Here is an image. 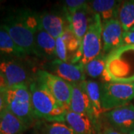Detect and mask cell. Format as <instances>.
I'll return each instance as SVG.
<instances>
[{
  "instance_id": "obj_9",
  "label": "cell",
  "mask_w": 134,
  "mask_h": 134,
  "mask_svg": "<svg viewBox=\"0 0 134 134\" xmlns=\"http://www.w3.org/2000/svg\"><path fill=\"white\" fill-rule=\"evenodd\" d=\"M47 72L55 75L69 83H80L86 81V74L83 66L80 64L63 62L58 59L48 63Z\"/></svg>"
},
{
  "instance_id": "obj_21",
  "label": "cell",
  "mask_w": 134,
  "mask_h": 134,
  "mask_svg": "<svg viewBox=\"0 0 134 134\" xmlns=\"http://www.w3.org/2000/svg\"><path fill=\"white\" fill-rule=\"evenodd\" d=\"M118 19L124 32L129 31L134 26V0L124 1L120 6Z\"/></svg>"
},
{
  "instance_id": "obj_14",
  "label": "cell",
  "mask_w": 134,
  "mask_h": 134,
  "mask_svg": "<svg viewBox=\"0 0 134 134\" xmlns=\"http://www.w3.org/2000/svg\"><path fill=\"white\" fill-rule=\"evenodd\" d=\"M69 110L76 113L89 115L92 119L96 120L93 115L90 102L84 88L83 82L72 84V94Z\"/></svg>"
},
{
  "instance_id": "obj_19",
  "label": "cell",
  "mask_w": 134,
  "mask_h": 134,
  "mask_svg": "<svg viewBox=\"0 0 134 134\" xmlns=\"http://www.w3.org/2000/svg\"><path fill=\"white\" fill-rule=\"evenodd\" d=\"M29 127L7 110L2 116L0 122V134H24Z\"/></svg>"
},
{
  "instance_id": "obj_20",
  "label": "cell",
  "mask_w": 134,
  "mask_h": 134,
  "mask_svg": "<svg viewBox=\"0 0 134 134\" xmlns=\"http://www.w3.org/2000/svg\"><path fill=\"white\" fill-rule=\"evenodd\" d=\"M34 127L40 134H76L65 121H39Z\"/></svg>"
},
{
  "instance_id": "obj_4",
  "label": "cell",
  "mask_w": 134,
  "mask_h": 134,
  "mask_svg": "<svg viewBox=\"0 0 134 134\" xmlns=\"http://www.w3.org/2000/svg\"><path fill=\"white\" fill-rule=\"evenodd\" d=\"M100 99L104 113L130 104L134 99V83L104 82L100 84Z\"/></svg>"
},
{
  "instance_id": "obj_10",
  "label": "cell",
  "mask_w": 134,
  "mask_h": 134,
  "mask_svg": "<svg viewBox=\"0 0 134 134\" xmlns=\"http://www.w3.org/2000/svg\"><path fill=\"white\" fill-rule=\"evenodd\" d=\"M64 15L68 22L69 28L77 38L82 42L89 26L95 19V14L90 9L89 4L86 7Z\"/></svg>"
},
{
  "instance_id": "obj_6",
  "label": "cell",
  "mask_w": 134,
  "mask_h": 134,
  "mask_svg": "<svg viewBox=\"0 0 134 134\" xmlns=\"http://www.w3.org/2000/svg\"><path fill=\"white\" fill-rule=\"evenodd\" d=\"M34 78L66 110H69L72 84L45 69H38Z\"/></svg>"
},
{
  "instance_id": "obj_3",
  "label": "cell",
  "mask_w": 134,
  "mask_h": 134,
  "mask_svg": "<svg viewBox=\"0 0 134 134\" xmlns=\"http://www.w3.org/2000/svg\"><path fill=\"white\" fill-rule=\"evenodd\" d=\"M0 27L9 34L15 43L27 56L34 55L37 57L35 33L26 24L19 10L8 16L0 25Z\"/></svg>"
},
{
  "instance_id": "obj_26",
  "label": "cell",
  "mask_w": 134,
  "mask_h": 134,
  "mask_svg": "<svg viewBox=\"0 0 134 134\" xmlns=\"http://www.w3.org/2000/svg\"><path fill=\"white\" fill-rule=\"evenodd\" d=\"M134 46V31H126L123 34L121 46Z\"/></svg>"
},
{
  "instance_id": "obj_8",
  "label": "cell",
  "mask_w": 134,
  "mask_h": 134,
  "mask_svg": "<svg viewBox=\"0 0 134 134\" xmlns=\"http://www.w3.org/2000/svg\"><path fill=\"white\" fill-rule=\"evenodd\" d=\"M110 127L123 134L134 132V104H127L105 112L103 117Z\"/></svg>"
},
{
  "instance_id": "obj_5",
  "label": "cell",
  "mask_w": 134,
  "mask_h": 134,
  "mask_svg": "<svg viewBox=\"0 0 134 134\" xmlns=\"http://www.w3.org/2000/svg\"><path fill=\"white\" fill-rule=\"evenodd\" d=\"M102 43V21L100 16L95 14V19L89 26L85 36L82 40L81 46L77 51L81 59L77 64L83 66L103 52Z\"/></svg>"
},
{
  "instance_id": "obj_30",
  "label": "cell",
  "mask_w": 134,
  "mask_h": 134,
  "mask_svg": "<svg viewBox=\"0 0 134 134\" xmlns=\"http://www.w3.org/2000/svg\"><path fill=\"white\" fill-rule=\"evenodd\" d=\"M29 134H40V133H39L37 131H36L35 130H34L33 131H31V133H29Z\"/></svg>"
},
{
  "instance_id": "obj_24",
  "label": "cell",
  "mask_w": 134,
  "mask_h": 134,
  "mask_svg": "<svg viewBox=\"0 0 134 134\" xmlns=\"http://www.w3.org/2000/svg\"><path fill=\"white\" fill-rule=\"evenodd\" d=\"M88 5L87 1L83 0H66L63 2V14H69L76 10L81 9L82 8L86 7Z\"/></svg>"
},
{
  "instance_id": "obj_7",
  "label": "cell",
  "mask_w": 134,
  "mask_h": 134,
  "mask_svg": "<svg viewBox=\"0 0 134 134\" xmlns=\"http://www.w3.org/2000/svg\"><path fill=\"white\" fill-rule=\"evenodd\" d=\"M0 73L5 79L7 88L30 85L34 79L31 77L24 64L15 58L0 59Z\"/></svg>"
},
{
  "instance_id": "obj_11",
  "label": "cell",
  "mask_w": 134,
  "mask_h": 134,
  "mask_svg": "<svg viewBox=\"0 0 134 134\" xmlns=\"http://www.w3.org/2000/svg\"><path fill=\"white\" fill-rule=\"evenodd\" d=\"M124 30L118 19L102 23L103 53L109 54L121 46Z\"/></svg>"
},
{
  "instance_id": "obj_2",
  "label": "cell",
  "mask_w": 134,
  "mask_h": 134,
  "mask_svg": "<svg viewBox=\"0 0 134 134\" xmlns=\"http://www.w3.org/2000/svg\"><path fill=\"white\" fill-rule=\"evenodd\" d=\"M7 110L21 120L29 128L39 121L34 113L29 85H20L5 89Z\"/></svg>"
},
{
  "instance_id": "obj_18",
  "label": "cell",
  "mask_w": 134,
  "mask_h": 134,
  "mask_svg": "<svg viewBox=\"0 0 134 134\" xmlns=\"http://www.w3.org/2000/svg\"><path fill=\"white\" fill-rule=\"evenodd\" d=\"M0 55L6 58H23L27 56L2 27H0Z\"/></svg>"
},
{
  "instance_id": "obj_23",
  "label": "cell",
  "mask_w": 134,
  "mask_h": 134,
  "mask_svg": "<svg viewBox=\"0 0 134 134\" xmlns=\"http://www.w3.org/2000/svg\"><path fill=\"white\" fill-rule=\"evenodd\" d=\"M61 37L66 46L68 52L76 53L81 46L82 42L77 38L76 36L69 28V25L65 29Z\"/></svg>"
},
{
  "instance_id": "obj_32",
  "label": "cell",
  "mask_w": 134,
  "mask_h": 134,
  "mask_svg": "<svg viewBox=\"0 0 134 134\" xmlns=\"http://www.w3.org/2000/svg\"><path fill=\"white\" fill-rule=\"evenodd\" d=\"M130 134H134V132H132L131 133H130Z\"/></svg>"
},
{
  "instance_id": "obj_15",
  "label": "cell",
  "mask_w": 134,
  "mask_h": 134,
  "mask_svg": "<svg viewBox=\"0 0 134 134\" xmlns=\"http://www.w3.org/2000/svg\"><path fill=\"white\" fill-rule=\"evenodd\" d=\"M35 46L37 58H44L52 61L57 59L56 57V39L40 28L34 34Z\"/></svg>"
},
{
  "instance_id": "obj_33",
  "label": "cell",
  "mask_w": 134,
  "mask_h": 134,
  "mask_svg": "<svg viewBox=\"0 0 134 134\" xmlns=\"http://www.w3.org/2000/svg\"><path fill=\"white\" fill-rule=\"evenodd\" d=\"M1 119H2V117H1V118H0V122H1Z\"/></svg>"
},
{
  "instance_id": "obj_27",
  "label": "cell",
  "mask_w": 134,
  "mask_h": 134,
  "mask_svg": "<svg viewBox=\"0 0 134 134\" xmlns=\"http://www.w3.org/2000/svg\"><path fill=\"white\" fill-rule=\"evenodd\" d=\"M7 110V103L5 98V90H0V118Z\"/></svg>"
},
{
  "instance_id": "obj_16",
  "label": "cell",
  "mask_w": 134,
  "mask_h": 134,
  "mask_svg": "<svg viewBox=\"0 0 134 134\" xmlns=\"http://www.w3.org/2000/svg\"><path fill=\"white\" fill-rule=\"evenodd\" d=\"M122 2L115 0H93L88 4L95 14L100 16L102 23L118 19L120 6Z\"/></svg>"
},
{
  "instance_id": "obj_34",
  "label": "cell",
  "mask_w": 134,
  "mask_h": 134,
  "mask_svg": "<svg viewBox=\"0 0 134 134\" xmlns=\"http://www.w3.org/2000/svg\"><path fill=\"white\" fill-rule=\"evenodd\" d=\"M133 100H134V99H133Z\"/></svg>"
},
{
  "instance_id": "obj_22",
  "label": "cell",
  "mask_w": 134,
  "mask_h": 134,
  "mask_svg": "<svg viewBox=\"0 0 134 134\" xmlns=\"http://www.w3.org/2000/svg\"><path fill=\"white\" fill-rule=\"evenodd\" d=\"M107 58L108 54L101 53L98 57L95 58L83 66L85 74L92 78L103 77L106 70Z\"/></svg>"
},
{
  "instance_id": "obj_31",
  "label": "cell",
  "mask_w": 134,
  "mask_h": 134,
  "mask_svg": "<svg viewBox=\"0 0 134 134\" xmlns=\"http://www.w3.org/2000/svg\"><path fill=\"white\" fill-rule=\"evenodd\" d=\"M130 31H134V26L133 27V28H132V29H131V30H130Z\"/></svg>"
},
{
  "instance_id": "obj_25",
  "label": "cell",
  "mask_w": 134,
  "mask_h": 134,
  "mask_svg": "<svg viewBox=\"0 0 134 134\" xmlns=\"http://www.w3.org/2000/svg\"><path fill=\"white\" fill-rule=\"evenodd\" d=\"M55 50H56L57 59L63 62H68V60H69L68 50H67L66 46L61 37H59L56 39Z\"/></svg>"
},
{
  "instance_id": "obj_29",
  "label": "cell",
  "mask_w": 134,
  "mask_h": 134,
  "mask_svg": "<svg viewBox=\"0 0 134 134\" xmlns=\"http://www.w3.org/2000/svg\"><path fill=\"white\" fill-rule=\"evenodd\" d=\"M6 88H7V85H6L5 79L2 75V74L0 73V90H5Z\"/></svg>"
},
{
  "instance_id": "obj_12",
  "label": "cell",
  "mask_w": 134,
  "mask_h": 134,
  "mask_svg": "<svg viewBox=\"0 0 134 134\" xmlns=\"http://www.w3.org/2000/svg\"><path fill=\"white\" fill-rule=\"evenodd\" d=\"M65 122L76 134H98L101 123H98L89 115L68 110L65 115Z\"/></svg>"
},
{
  "instance_id": "obj_1",
  "label": "cell",
  "mask_w": 134,
  "mask_h": 134,
  "mask_svg": "<svg viewBox=\"0 0 134 134\" xmlns=\"http://www.w3.org/2000/svg\"><path fill=\"white\" fill-rule=\"evenodd\" d=\"M34 113L38 121H65L66 110L40 83L34 79L29 85Z\"/></svg>"
},
{
  "instance_id": "obj_17",
  "label": "cell",
  "mask_w": 134,
  "mask_h": 134,
  "mask_svg": "<svg viewBox=\"0 0 134 134\" xmlns=\"http://www.w3.org/2000/svg\"><path fill=\"white\" fill-rule=\"evenodd\" d=\"M83 85L91 104L94 118L100 123V119L104 114L100 99V84L95 81L87 80L83 81Z\"/></svg>"
},
{
  "instance_id": "obj_28",
  "label": "cell",
  "mask_w": 134,
  "mask_h": 134,
  "mask_svg": "<svg viewBox=\"0 0 134 134\" xmlns=\"http://www.w3.org/2000/svg\"><path fill=\"white\" fill-rule=\"evenodd\" d=\"M98 134H123L120 133L119 131L116 130L114 128H113L112 127H110V125H106L104 127L101 126L100 131Z\"/></svg>"
},
{
  "instance_id": "obj_13",
  "label": "cell",
  "mask_w": 134,
  "mask_h": 134,
  "mask_svg": "<svg viewBox=\"0 0 134 134\" xmlns=\"http://www.w3.org/2000/svg\"><path fill=\"white\" fill-rule=\"evenodd\" d=\"M39 19L40 27L54 39L61 37L68 27V22L64 14L55 12H43L39 14Z\"/></svg>"
}]
</instances>
